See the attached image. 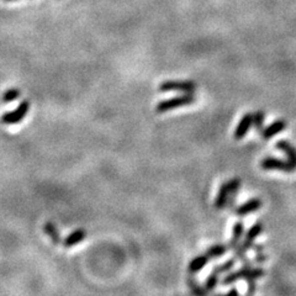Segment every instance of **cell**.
<instances>
[{"label":"cell","mask_w":296,"mask_h":296,"mask_svg":"<svg viewBox=\"0 0 296 296\" xmlns=\"http://www.w3.org/2000/svg\"><path fill=\"white\" fill-rule=\"evenodd\" d=\"M218 281H220V279H218V274H216L215 271H212V273L207 276V279L205 280V285H204L205 290H206L207 292H212L216 289V286H217Z\"/></svg>","instance_id":"obj_18"},{"label":"cell","mask_w":296,"mask_h":296,"mask_svg":"<svg viewBox=\"0 0 296 296\" xmlns=\"http://www.w3.org/2000/svg\"><path fill=\"white\" fill-rule=\"evenodd\" d=\"M243 222L242 221H237L233 226V231H232V238L230 242V249L233 250L234 257L238 258L244 266H250V262L246 257V250L243 249L241 244V237L243 234Z\"/></svg>","instance_id":"obj_4"},{"label":"cell","mask_w":296,"mask_h":296,"mask_svg":"<svg viewBox=\"0 0 296 296\" xmlns=\"http://www.w3.org/2000/svg\"><path fill=\"white\" fill-rule=\"evenodd\" d=\"M44 232L50 237L51 242L56 246H58L60 243H62V238H61V234L58 232L57 227L53 222H46L44 226Z\"/></svg>","instance_id":"obj_16"},{"label":"cell","mask_w":296,"mask_h":296,"mask_svg":"<svg viewBox=\"0 0 296 296\" xmlns=\"http://www.w3.org/2000/svg\"><path fill=\"white\" fill-rule=\"evenodd\" d=\"M234 263H236V260L234 259H228V260H226L225 263L216 265L212 271H215V273L218 274V275H220V274H223V273H227V271H230L231 269L233 268Z\"/></svg>","instance_id":"obj_20"},{"label":"cell","mask_w":296,"mask_h":296,"mask_svg":"<svg viewBox=\"0 0 296 296\" xmlns=\"http://www.w3.org/2000/svg\"><path fill=\"white\" fill-rule=\"evenodd\" d=\"M266 260V255L264 254V252L262 253H255V262L262 264Z\"/></svg>","instance_id":"obj_23"},{"label":"cell","mask_w":296,"mask_h":296,"mask_svg":"<svg viewBox=\"0 0 296 296\" xmlns=\"http://www.w3.org/2000/svg\"><path fill=\"white\" fill-rule=\"evenodd\" d=\"M252 125H253V114H246V115H243V117H242L241 121H239V124L237 125L236 130H234L233 132L234 140H242V138L249 132Z\"/></svg>","instance_id":"obj_8"},{"label":"cell","mask_w":296,"mask_h":296,"mask_svg":"<svg viewBox=\"0 0 296 296\" xmlns=\"http://www.w3.org/2000/svg\"><path fill=\"white\" fill-rule=\"evenodd\" d=\"M263 232V223L262 222H255L249 230L247 231L246 237H244V241L242 243V247L243 249L247 250L252 248L253 244H254V241L257 239V237H259V234Z\"/></svg>","instance_id":"obj_9"},{"label":"cell","mask_w":296,"mask_h":296,"mask_svg":"<svg viewBox=\"0 0 296 296\" xmlns=\"http://www.w3.org/2000/svg\"><path fill=\"white\" fill-rule=\"evenodd\" d=\"M286 126L287 122L285 121V120H276V121H274L273 124H270L268 127H265V129H263L262 131H260L262 132L263 140H270L271 137H274V136H276L278 133L284 131V130L286 129Z\"/></svg>","instance_id":"obj_10"},{"label":"cell","mask_w":296,"mask_h":296,"mask_svg":"<svg viewBox=\"0 0 296 296\" xmlns=\"http://www.w3.org/2000/svg\"><path fill=\"white\" fill-rule=\"evenodd\" d=\"M7 2H14V0H7Z\"/></svg>","instance_id":"obj_25"},{"label":"cell","mask_w":296,"mask_h":296,"mask_svg":"<svg viewBox=\"0 0 296 296\" xmlns=\"http://www.w3.org/2000/svg\"><path fill=\"white\" fill-rule=\"evenodd\" d=\"M248 289L246 296H254L257 292V285H255V280H247Z\"/></svg>","instance_id":"obj_22"},{"label":"cell","mask_w":296,"mask_h":296,"mask_svg":"<svg viewBox=\"0 0 296 296\" xmlns=\"http://www.w3.org/2000/svg\"><path fill=\"white\" fill-rule=\"evenodd\" d=\"M21 97V92L18 88H10L3 94V101L4 103H13Z\"/></svg>","instance_id":"obj_19"},{"label":"cell","mask_w":296,"mask_h":296,"mask_svg":"<svg viewBox=\"0 0 296 296\" xmlns=\"http://www.w3.org/2000/svg\"><path fill=\"white\" fill-rule=\"evenodd\" d=\"M85 237H87V231L83 230V228H79V230H76L72 232V233H69L68 236L63 239L62 243L65 248H72L84 241Z\"/></svg>","instance_id":"obj_13"},{"label":"cell","mask_w":296,"mask_h":296,"mask_svg":"<svg viewBox=\"0 0 296 296\" xmlns=\"http://www.w3.org/2000/svg\"><path fill=\"white\" fill-rule=\"evenodd\" d=\"M196 89L195 83L191 81H167L159 85V92H180V93H194Z\"/></svg>","instance_id":"obj_7"},{"label":"cell","mask_w":296,"mask_h":296,"mask_svg":"<svg viewBox=\"0 0 296 296\" xmlns=\"http://www.w3.org/2000/svg\"><path fill=\"white\" fill-rule=\"evenodd\" d=\"M264 113L262 110L257 111L253 114V126L255 127L257 131H262L263 130V122H264Z\"/></svg>","instance_id":"obj_21"},{"label":"cell","mask_w":296,"mask_h":296,"mask_svg":"<svg viewBox=\"0 0 296 296\" xmlns=\"http://www.w3.org/2000/svg\"><path fill=\"white\" fill-rule=\"evenodd\" d=\"M260 167L264 170H280L284 173H292L296 170V165L289 161H282L275 157H266L260 162Z\"/></svg>","instance_id":"obj_6"},{"label":"cell","mask_w":296,"mask_h":296,"mask_svg":"<svg viewBox=\"0 0 296 296\" xmlns=\"http://www.w3.org/2000/svg\"><path fill=\"white\" fill-rule=\"evenodd\" d=\"M239 186H241V179L239 178H233V179L223 183L215 199V209L221 210L226 205L232 204L234 201V194L238 191Z\"/></svg>","instance_id":"obj_1"},{"label":"cell","mask_w":296,"mask_h":296,"mask_svg":"<svg viewBox=\"0 0 296 296\" xmlns=\"http://www.w3.org/2000/svg\"><path fill=\"white\" fill-rule=\"evenodd\" d=\"M212 296H239V291L237 289H231L230 291L226 292V294H215Z\"/></svg>","instance_id":"obj_24"},{"label":"cell","mask_w":296,"mask_h":296,"mask_svg":"<svg viewBox=\"0 0 296 296\" xmlns=\"http://www.w3.org/2000/svg\"><path fill=\"white\" fill-rule=\"evenodd\" d=\"M193 103H195V97L193 95V93H184V94L178 95V97L167 99V100L158 103L156 106V111L158 114L168 113V111L181 108V106L191 105Z\"/></svg>","instance_id":"obj_3"},{"label":"cell","mask_w":296,"mask_h":296,"mask_svg":"<svg viewBox=\"0 0 296 296\" xmlns=\"http://www.w3.org/2000/svg\"><path fill=\"white\" fill-rule=\"evenodd\" d=\"M262 207V200L258 199V197H254V199L248 200L244 204L239 205L234 212H236L238 216H246L248 214H252V212L258 211V210Z\"/></svg>","instance_id":"obj_11"},{"label":"cell","mask_w":296,"mask_h":296,"mask_svg":"<svg viewBox=\"0 0 296 296\" xmlns=\"http://www.w3.org/2000/svg\"><path fill=\"white\" fill-rule=\"evenodd\" d=\"M209 262H210V258L207 257L206 253H204V254L196 255V257H194L193 259L190 260V263H189L188 271L191 274V275H194V274L201 271L202 269H204L205 266H206L207 264H209Z\"/></svg>","instance_id":"obj_12"},{"label":"cell","mask_w":296,"mask_h":296,"mask_svg":"<svg viewBox=\"0 0 296 296\" xmlns=\"http://www.w3.org/2000/svg\"><path fill=\"white\" fill-rule=\"evenodd\" d=\"M230 250V247L226 246V244H212L206 249V254L210 259H217V258H221L222 255H225L226 253Z\"/></svg>","instance_id":"obj_15"},{"label":"cell","mask_w":296,"mask_h":296,"mask_svg":"<svg viewBox=\"0 0 296 296\" xmlns=\"http://www.w3.org/2000/svg\"><path fill=\"white\" fill-rule=\"evenodd\" d=\"M186 282H188L189 290H190L191 295L193 296H209L207 295L209 292L205 290L204 286H201V285H200L199 282H197L196 280L193 278V275H191V274H190V276H188V279H186Z\"/></svg>","instance_id":"obj_17"},{"label":"cell","mask_w":296,"mask_h":296,"mask_svg":"<svg viewBox=\"0 0 296 296\" xmlns=\"http://www.w3.org/2000/svg\"><path fill=\"white\" fill-rule=\"evenodd\" d=\"M264 276V270L259 266L257 268H252L250 266H244L237 271H232L228 273L225 278L222 279V285H231L233 282L238 281V280H257Z\"/></svg>","instance_id":"obj_2"},{"label":"cell","mask_w":296,"mask_h":296,"mask_svg":"<svg viewBox=\"0 0 296 296\" xmlns=\"http://www.w3.org/2000/svg\"><path fill=\"white\" fill-rule=\"evenodd\" d=\"M30 101L23 100L18 105V108L13 111H8V113L3 114L0 117V122L4 125H15L23 121L25 116L28 115L29 110H30Z\"/></svg>","instance_id":"obj_5"},{"label":"cell","mask_w":296,"mask_h":296,"mask_svg":"<svg viewBox=\"0 0 296 296\" xmlns=\"http://www.w3.org/2000/svg\"><path fill=\"white\" fill-rule=\"evenodd\" d=\"M276 148L279 151H281L282 153L286 154V157L289 158V162H291L292 164L296 165V148L291 143H289L287 141H278L276 142Z\"/></svg>","instance_id":"obj_14"}]
</instances>
